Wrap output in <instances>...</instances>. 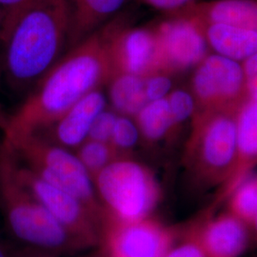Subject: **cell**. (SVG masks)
I'll use <instances>...</instances> for the list:
<instances>
[{"label":"cell","instance_id":"obj_15","mask_svg":"<svg viewBox=\"0 0 257 257\" xmlns=\"http://www.w3.org/2000/svg\"><path fill=\"white\" fill-rule=\"evenodd\" d=\"M175 13L205 23H223L257 31V0L195 1Z\"/></svg>","mask_w":257,"mask_h":257},{"label":"cell","instance_id":"obj_5","mask_svg":"<svg viewBox=\"0 0 257 257\" xmlns=\"http://www.w3.org/2000/svg\"><path fill=\"white\" fill-rule=\"evenodd\" d=\"M20 164L37 176L73 194L100 222L104 211L98 199L92 177L76 155L53 143L40 134H23L3 138Z\"/></svg>","mask_w":257,"mask_h":257},{"label":"cell","instance_id":"obj_25","mask_svg":"<svg viewBox=\"0 0 257 257\" xmlns=\"http://www.w3.org/2000/svg\"><path fill=\"white\" fill-rule=\"evenodd\" d=\"M118 113L106 108L96 116L89 133L88 139L110 143L111 134Z\"/></svg>","mask_w":257,"mask_h":257},{"label":"cell","instance_id":"obj_30","mask_svg":"<svg viewBox=\"0 0 257 257\" xmlns=\"http://www.w3.org/2000/svg\"><path fill=\"white\" fill-rule=\"evenodd\" d=\"M2 20H3V15L2 12L0 11V35H1V27H2ZM0 44H1V40H0ZM6 120H7V116L5 114L2 113V111L0 110V128H4V126L6 124Z\"/></svg>","mask_w":257,"mask_h":257},{"label":"cell","instance_id":"obj_18","mask_svg":"<svg viewBox=\"0 0 257 257\" xmlns=\"http://www.w3.org/2000/svg\"><path fill=\"white\" fill-rule=\"evenodd\" d=\"M108 95L111 109L121 115L135 117L148 103L145 79L135 74H115L108 84Z\"/></svg>","mask_w":257,"mask_h":257},{"label":"cell","instance_id":"obj_24","mask_svg":"<svg viewBox=\"0 0 257 257\" xmlns=\"http://www.w3.org/2000/svg\"><path fill=\"white\" fill-rule=\"evenodd\" d=\"M37 0H0V11L3 15L0 40L1 44L19 18Z\"/></svg>","mask_w":257,"mask_h":257},{"label":"cell","instance_id":"obj_14","mask_svg":"<svg viewBox=\"0 0 257 257\" xmlns=\"http://www.w3.org/2000/svg\"><path fill=\"white\" fill-rule=\"evenodd\" d=\"M107 108V97L101 89L92 91L74 104L51 127L56 144L77 149L89 137L92 123Z\"/></svg>","mask_w":257,"mask_h":257},{"label":"cell","instance_id":"obj_4","mask_svg":"<svg viewBox=\"0 0 257 257\" xmlns=\"http://www.w3.org/2000/svg\"><path fill=\"white\" fill-rule=\"evenodd\" d=\"M236 114L195 110L184 151L183 163L196 183L221 188L236 159Z\"/></svg>","mask_w":257,"mask_h":257},{"label":"cell","instance_id":"obj_28","mask_svg":"<svg viewBox=\"0 0 257 257\" xmlns=\"http://www.w3.org/2000/svg\"><path fill=\"white\" fill-rule=\"evenodd\" d=\"M248 98L257 100V54L250 56L243 63Z\"/></svg>","mask_w":257,"mask_h":257},{"label":"cell","instance_id":"obj_13","mask_svg":"<svg viewBox=\"0 0 257 257\" xmlns=\"http://www.w3.org/2000/svg\"><path fill=\"white\" fill-rule=\"evenodd\" d=\"M257 166V100L248 98L236 114V159L229 180L221 188L220 199L251 174Z\"/></svg>","mask_w":257,"mask_h":257},{"label":"cell","instance_id":"obj_21","mask_svg":"<svg viewBox=\"0 0 257 257\" xmlns=\"http://www.w3.org/2000/svg\"><path fill=\"white\" fill-rule=\"evenodd\" d=\"M229 211L250 228L257 216V175H248L227 197Z\"/></svg>","mask_w":257,"mask_h":257},{"label":"cell","instance_id":"obj_27","mask_svg":"<svg viewBox=\"0 0 257 257\" xmlns=\"http://www.w3.org/2000/svg\"><path fill=\"white\" fill-rule=\"evenodd\" d=\"M163 257H206L202 248L190 231L182 242L174 245Z\"/></svg>","mask_w":257,"mask_h":257},{"label":"cell","instance_id":"obj_35","mask_svg":"<svg viewBox=\"0 0 257 257\" xmlns=\"http://www.w3.org/2000/svg\"><path fill=\"white\" fill-rule=\"evenodd\" d=\"M105 257H107V256H105Z\"/></svg>","mask_w":257,"mask_h":257},{"label":"cell","instance_id":"obj_16","mask_svg":"<svg viewBox=\"0 0 257 257\" xmlns=\"http://www.w3.org/2000/svg\"><path fill=\"white\" fill-rule=\"evenodd\" d=\"M196 21L201 26L208 46L214 54L238 62H244L256 55L257 31L223 23Z\"/></svg>","mask_w":257,"mask_h":257},{"label":"cell","instance_id":"obj_34","mask_svg":"<svg viewBox=\"0 0 257 257\" xmlns=\"http://www.w3.org/2000/svg\"><path fill=\"white\" fill-rule=\"evenodd\" d=\"M37 257H45V256H37Z\"/></svg>","mask_w":257,"mask_h":257},{"label":"cell","instance_id":"obj_20","mask_svg":"<svg viewBox=\"0 0 257 257\" xmlns=\"http://www.w3.org/2000/svg\"><path fill=\"white\" fill-rule=\"evenodd\" d=\"M76 150L75 155L92 177V181L110 163L122 157H128L122 156L110 143L92 139L84 141Z\"/></svg>","mask_w":257,"mask_h":257},{"label":"cell","instance_id":"obj_12","mask_svg":"<svg viewBox=\"0 0 257 257\" xmlns=\"http://www.w3.org/2000/svg\"><path fill=\"white\" fill-rule=\"evenodd\" d=\"M189 231L206 257H238L248 247V225L229 211Z\"/></svg>","mask_w":257,"mask_h":257},{"label":"cell","instance_id":"obj_1","mask_svg":"<svg viewBox=\"0 0 257 257\" xmlns=\"http://www.w3.org/2000/svg\"><path fill=\"white\" fill-rule=\"evenodd\" d=\"M128 19L126 15H116L69 49L37 82L19 109L7 116L4 138L39 134L51 128L85 95L106 86L112 74L110 38Z\"/></svg>","mask_w":257,"mask_h":257},{"label":"cell","instance_id":"obj_3","mask_svg":"<svg viewBox=\"0 0 257 257\" xmlns=\"http://www.w3.org/2000/svg\"><path fill=\"white\" fill-rule=\"evenodd\" d=\"M0 208L17 238L54 251L81 248L20 181L12 152L0 148Z\"/></svg>","mask_w":257,"mask_h":257},{"label":"cell","instance_id":"obj_26","mask_svg":"<svg viewBox=\"0 0 257 257\" xmlns=\"http://www.w3.org/2000/svg\"><path fill=\"white\" fill-rule=\"evenodd\" d=\"M173 75L158 73L144 77L145 93L149 102L156 101L166 96L173 90Z\"/></svg>","mask_w":257,"mask_h":257},{"label":"cell","instance_id":"obj_17","mask_svg":"<svg viewBox=\"0 0 257 257\" xmlns=\"http://www.w3.org/2000/svg\"><path fill=\"white\" fill-rule=\"evenodd\" d=\"M127 0H70L71 35L69 49L118 15Z\"/></svg>","mask_w":257,"mask_h":257},{"label":"cell","instance_id":"obj_8","mask_svg":"<svg viewBox=\"0 0 257 257\" xmlns=\"http://www.w3.org/2000/svg\"><path fill=\"white\" fill-rule=\"evenodd\" d=\"M14 158L20 181L70 233L80 248L92 247L100 243L101 224L79 199L64 190L48 183L20 164L15 156Z\"/></svg>","mask_w":257,"mask_h":257},{"label":"cell","instance_id":"obj_33","mask_svg":"<svg viewBox=\"0 0 257 257\" xmlns=\"http://www.w3.org/2000/svg\"><path fill=\"white\" fill-rule=\"evenodd\" d=\"M1 145H2V142H0V148H1Z\"/></svg>","mask_w":257,"mask_h":257},{"label":"cell","instance_id":"obj_2","mask_svg":"<svg viewBox=\"0 0 257 257\" xmlns=\"http://www.w3.org/2000/svg\"><path fill=\"white\" fill-rule=\"evenodd\" d=\"M70 0H37L2 42L4 71L11 86H36L69 50Z\"/></svg>","mask_w":257,"mask_h":257},{"label":"cell","instance_id":"obj_7","mask_svg":"<svg viewBox=\"0 0 257 257\" xmlns=\"http://www.w3.org/2000/svg\"><path fill=\"white\" fill-rule=\"evenodd\" d=\"M191 92L199 111L237 112L248 99L242 64L217 54H209L194 68Z\"/></svg>","mask_w":257,"mask_h":257},{"label":"cell","instance_id":"obj_10","mask_svg":"<svg viewBox=\"0 0 257 257\" xmlns=\"http://www.w3.org/2000/svg\"><path fill=\"white\" fill-rule=\"evenodd\" d=\"M153 26L156 32L166 74H179L195 68L209 55V46L200 24L181 13Z\"/></svg>","mask_w":257,"mask_h":257},{"label":"cell","instance_id":"obj_11","mask_svg":"<svg viewBox=\"0 0 257 257\" xmlns=\"http://www.w3.org/2000/svg\"><path fill=\"white\" fill-rule=\"evenodd\" d=\"M109 56L111 76L128 74L146 77L166 74L154 27H131L128 19L110 38Z\"/></svg>","mask_w":257,"mask_h":257},{"label":"cell","instance_id":"obj_29","mask_svg":"<svg viewBox=\"0 0 257 257\" xmlns=\"http://www.w3.org/2000/svg\"><path fill=\"white\" fill-rule=\"evenodd\" d=\"M143 3L159 11L167 12L168 14L175 13L186 8L196 0H140Z\"/></svg>","mask_w":257,"mask_h":257},{"label":"cell","instance_id":"obj_32","mask_svg":"<svg viewBox=\"0 0 257 257\" xmlns=\"http://www.w3.org/2000/svg\"><path fill=\"white\" fill-rule=\"evenodd\" d=\"M0 257H8L6 250L0 245Z\"/></svg>","mask_w":257,"mask_h":257},{"label":"cell","instance_id":"obj_19","mask_svg":"<svg viewBox=\"0 0 257 257\" xmlns=\"http://www.w3.org/2000/svg\"><path fill=\"white\" fill-rule=\"evenodd\" d=\"M134 119L138 125L140 137L148 144H156L167 138H173L178 132L166 97L147 103Z\"/></svg>","mask_w":257,"mask_h":257},{"label":"cell","instance_id":"obj_9","mask_svg":"<svg viewBox=\"0 0 257 257\" xmlns=\"http://www.w3.org/2000/svg\"><path fill=\"white\" fill-rule=\"evenodd\" d=\"M176 232L151 216L120 221L104 216L100 243L107 257H163L175 244Z\"/></svg>","mask_w":257,"mask_h":257},{"label":"cell","instance_id":"obj_23","mask_svg":"<svg viewBox=\"0 0 257 257\" xmlns=\"http://www.w3.org/2000/svg\"><path fill=\"white\" fill-rule=\"evenodd\" d=\"M166 99L169 104L175 128L179 131L187 120L193 117L196 110L193 94L183 89H173L172 92L166 96Z\"/></svg>","mask_w":257,"mask_h":257},{"label":"cell","instance_id":"obj_31","mask_svg":"<svg viewBox=\"0 0 257 257\" xmlns=\"http://www.w3.org/2000/svg\"><path fill=\"white\" fill-rule=\"evenodd\" d=\"M250 228L253 230V231H254V233L256 234L257 236V216L255 217V219L253 220V222H252V224H251V226H250Z\"/></svg>","mask_w":257,"mask_h":257},{"label":"cell","instance_id":"obj_6","mask_svg":"<svg viewBox=\"0 0 257 257\" xmlns=\"http://www.w3.org/2000/svg\"><path fill=\"white\" fill-rule=\"evenodd\" d=\"M93 184L104 216L116 220L149 217L161 198V188L154 172L130 156L107 166Z\"/></svg>","mask_w":257,"mask_h":257},{"label":"cell","instance_id":"obj_22","mask_svg":"<svg viewBox=\"0 0 257 257\" xmlns=\"http://www.w3.org/2000/svg\"><path fill=\"white\" fill-rule=\"evenodd\" d=\"M140 137L138 125L134 117L118 114L110 143L123 156H130L131 151L136 147Z\"/></svg>","mask_w":257,"mask_h":257}]
</instances>
